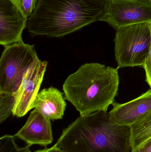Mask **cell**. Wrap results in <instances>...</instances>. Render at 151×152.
Here are the masks:
<instances>
[{
  "label": "cell",
  "instance_id": "obj_1",
  "mask_svg": "<svg viewBox=\"0 0 151 152\" xmlns=\"http://www.w3.org/2000/svg\"><path fill=\"white\" fill-rule=\"evenodd\" d=\"M55 145L66 152H132L131 126L118 124L105 111L80 115Z\"/></svg>",
  "mask_w": 151,
  "mask_h": 152
},
{
  "label": "cell",
  "instance_id": "obj_2",
  "mask_svg": "<svg viewBox=\"0 0 151 152\" xmlns=\"http://www.w3.org/2000/svg\"><path fill=\"white\" fill-rule=\"evenodd\" d=\"M105 0H38L27 19L34 35L61 37L99 20Z\"/></svg>",
  "mask_w": 151,
  "mask_h": 152
},
{
  "label": "cell",
  "instance_id": "obj_3",
  "mask_svg": "<svg viewBox=\"0 0 151 152\" xmlns=\"http://www.w3.org/2000/svg\"><path fill=\"white\" fill-rule=\"evenodd\" d=\"M118 69L98 63L82 65L67 77L63 85L66 99L81 116L107 111L118 93Z\"/></svg>",
  "mask_w": 151,
  "mask_h": 152
},
{
  "label": "cell",
  "instance_id": "obj_4",
  "mask_svg": "<svg viewBox=\"0 0 151 152\" xmlns=\"http://www.w3.org/2000/svg\"><path fill=\"white\" fill-rule=\"evenodd\" d=\"M114 41L118 69L143 67L150 49L151 22L119 28Z\"/></svg>",
  "mask_w": 151,
  "mask_h": 152
},
{
  "label": "cell",
  "instance_id": "obj_5",
  "mask_svg": "<svg viewBox=\"0 0 151 152\" xmlns=\"http://www.w3.org/2000/svg\"><path fill=\"white\" fill-rule=\"evenodd\" d=\"M39 60L34 45L23 42L4 47L0 59V93L16 92L25 73Z\"/></svg>",
  "mask_w": 151,
  "mask_h": 152
},
{
  "label": "cell",
  "instance_id": "obj_6",
  "mask_svg": "<svg viewBox=\"0 0 151 152\" xmlns=\"http://www.w3.org/2000/svg\"><path fill=\"white\" fill-rule=\"evenodd\" d=\"M99 20L117 30L125 26L151 22V0H105Z\"/></svg>",
  "mask_w": 151,
  "mask_h": 152
},
{
  "label": "cell",
  "instance_id": "obj_7",
  "mask_svg": "<svg viewBox=\"0 0 151 152\" xmlns=\"http://www.w3.org/2000/svg\"><path fill=\"white\" fill-rule=\"evenodd\" d=\"M48 62L38 61L28 69L23 76L17 90L13 93L15 102L12 110L13 116L21 118L30 110L39 93L46 71Z\"/></svg>",
  "mask_w": 151,
  "mask_h": 152
},
{
  "label": "cell",
  "instance_id": "obj_8",
  "mask_svg": "<svg viewBox=\"0 0 151 152\" xmlns=\"http://www.w3.org/2000/svg\"><path fill=\"white\" fill-rule=\"evenodd\" d=\"M27 20L10 0H0V44L5 47L23 42Z\"/></svg>",
  "mask_w": 151,
  "mask_h": 152
},
{
  "label": "cell",
  "instance_id": "obj_9",
  "mask_svg": "<svg viewBox=\"0 0 151 152\" xmlns=\"http://www.w3.org/2000/svg\"><path fill=\"white\" fill-rule=\"evenodd\" d=\"M51 120L40 111H32L25 124L14 135L27 145H37L46 147L53 141Z\"/></svg>",
  "mask_w": 151,
  "mask_h": 152
},
{
  "label": "cell",
  "instance_id": "obj_10",
  "mask_svg": "<svg viewBox=\"0 0 151 152\" xmlns=\"http://www.w3.org/2000/svg\"><path fill=\"white\" fill-rule=\"evenodd\" d=\"M150 111L151 89L126 103L115 104L109 114L118 124L131 126Z\"/></svg>",
  "mask_w": 151,
  "mask_h": 152
},
{
  "label": "cell",
  "instance_id": "obj_11",
  "mask_svg": "<svg viewBox=\"0 0 151 152\" xmlns=\"http://www.w3.org/2000/svg\"><path fill=\"white\" fill-rule=\"evenodd\" d=\"M66 105L63 93L57 88L51 87L43 88L38 93L33 107L51 120L55 121L63 118Z\"/></svg>",
  "mask_w": 151,
  "mask_h": 152
},
{
  "label": "cell",
  "instance_id": "obj_12",
  "mask_svg": "<svg viewBox=\"0 0 151 152\" xmlns=\"http://www.w3.org/2000/svg\"><path fill=\"white\" fill-rule=\"evenodd\" d=\"M133 150L151 137V111L131 126Z\"/></svg>",
  "mask_w": 151,
  "mask_h": 152
},
{
  "label": "cell",
  "instance_id": "obj_13",
  "mask_svg": "<svg viewBox=\"0 0 151 152\" xmlns=\"http://www.w3.org/2000/svg\"><path fill=\"white\" fill-rule=\"evenodd\" d=\"M14 94L0 93V123L1 124L12 114L15 104Z\"/></svg>",
  "mask_w": 151,
  "mask_h": 152
},
{
  "label": "cell",
  "instance_id": "obj_14",
  "mask_svg": "<svg viewBox=\"0 0 151 152\" xmlns=\"http://www.w3.org/2000/svg\"><path fill=\"white\" fill-rule=\"evenodd\" d=\"M25 18L28 19L35 9L38 0H10Z\"/></svg>",
  "mask_w": 151,
  "mask_h": 152
},
{
  "label": "cell",
  "instance_id": "obj_15",
  "mask_svg": "<svg viewBox=\"0 0 151 152\" xmlns=\"http://www.w3.org/2000/svg\"><path fill=\"white\" fill-rule=\"evenodd\" d=\"M143 67L144 68L145 71L146 81L151 88V45L149 54Z\"/></svg>",
  "mask_w": 151,
  "mask_h": 152
},
{
  "label": "cell",
  "instance_id": "obj_16",
  "mask_svg": "<svg viewBox=\"0 0 151 152\" xmlns=\"http://www.w3.org/2000/svg\"><path fill=\"white\" fill-rule=\"evenodd\" d=\"M16 137L13 135L11 142L9 152H32L30 150L31 146L27 145L26 146L24 147H20L17 145L15 141Z\"/></svg>",
  "mask_w": 151,
  "mask_h": 152
},
{
  "label": "cell",
  "instance_id": "obj_17",
  "mask_svg": "<svg viewBox=\"0 0 151 152\" xmlns=\"http://www.w3.org/2000/svg\"><path fill=\"white\" fill-rule=\"evenodd\" d=\"M34 152H66L63 149L59 148L55 145L50 148H45L43 150H37Z\"/></svg>",
  "mask_w": 151,
  "mask_h": 152
},
{
  "label": "cell",
  "instance_id": "obj_18",
  "mask_svg": "<svg viewBox=\"0 0 151 152\" xmlns=\"http://www.w3.org/2000/svg\"><path fill=\"white\" fill-rule=\"evenodd\" d=\"M139 147L142 148L144 152H151V137Z\"/></svg>",
  "mask_w": 151,
  "mask_h": 152
},
{
  "label": "cell",
  "instance_id": "obj_19",
  "mask_svg": "<svg viewBox=\"0 0 151 152\" xmlns=\"http://www.w3.org/2000/svg\"><path fill=\"white\" fill-rule=\"evenodd\" d=\"M132 152H144V151L141 147H139L138 148L134 149Z\"/></svg>",
  "mask_w": 151,
  "mask_h": 152
}]
</instances>
